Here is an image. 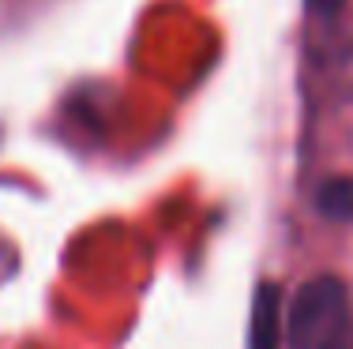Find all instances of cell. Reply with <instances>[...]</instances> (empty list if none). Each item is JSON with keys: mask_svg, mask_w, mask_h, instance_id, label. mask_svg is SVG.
Masks as SVG:
<instances>
[{"mask_svg": "<svg viewBox=\"0 0 353 349\" xmlns=\"http://www.w3.org/2000/svg\"><path fill=\"white\" fill-rule=\"evenodd\" d=\"M316 211L331 222H353V177H331L316 188Z\"/></svg>", "mask_w": 353, "mask_h": 349, "instance_id": "3", "label": "cell"}, {"mask_svg": "<svg viewBox=\"0 0 353 349\" xmlns=\"http://www.w3.org/2000/svg\"><path fill=\"white\" fill-rule=\"evenodd\" d=\"M285 349H353V297L334 274H316L290 297L282 315Z\"/></svg>", "mask_w": 353, "mask_h": 349, "instance_id": "1", "label": "cell"}, {"mask_svg": "<svg viewBox=\"0 0 353 349\" xmlns=\"http://www.w3.org/2000/svg\"><path fill=\"white\" fill-rule=\"evenodd\" d=\"M248 349H282V289L274 282H259L252 297Z\"/></svg>", "mask_w": 353, "mask_h": 349, "instance_id": "2", "label": "cell"}, {"mask_svg": "<svg viewBox=\"0 0 353 349\" xmlns=\"http://www.w3.org/2000/svg\"><path fill=\"white\" fill-rule=\"evenodd\" d=\"M342 8H346V0H305V12L312 19H334Z\"/></svg>", "mask_w": 353, "mask_h": 349, "instance_id": "4", "label": "cell"}]
</instances>
